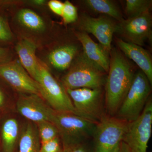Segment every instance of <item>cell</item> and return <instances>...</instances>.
I'll return each mask as SVG.
<instances>
[{"label": "cell", "instance_id": "obj_1", "mask_svg": "<svg viewBox=\"0 0 152 152\" xmlns=\"http://www.w3.org/2000/svg\"><path fill=\"white\" fill-rule=\"evenodd\" d=\"M110 67L105 84L106 114L115 116L130 88L134 74L130 64L122 54L111 49Z\"/></svg>", "mask_w": 152, "mask_h": 152}, {"label": "cell", "instance_id": "obj_2", "mask_svg": "<svg viewBox=\"0 0 152 152\" xmlns=\"http://www.w3.org/2000/svg\"><path fill=\"white\" fill-rule=\"evenodd\" d=\"M51 122L58 131L63 146L86 142L92 137L96 124L77 114L55 110Z\"/></svg>", "mask_w": 152, "mask_h": 152}, {"label": "cell", "instance_id": "obj_3", "mask_svg": "<svg viewBox=\"0 0 152 152\" xmlns=\"http://www.w3.org/2000/svg\"><path fill=\"white\" fill-rule=\"evenodd\" d=\"M70 67L61 80V84L66 90L99 88L105 83L104 72L88 60L83 53Z\"/></svg>", "mask_w": 152, "mask_h": 152}, {"label": "cell", "instance_id": "obj_4", "mask_svg": "<svg viewBox=\"0 0 152 152\" xmlns=\"http://www.w3.org/2000/svg\"><path fill=\"white\" fill-rule=\"evenodd\" d=\"M151 84L141 71L135 74L132 85L115 117L130 123L137 119L150 97Z\"/></svg>", "mask_w": 152, "mask_h": 152}, {"label": "cell", "instance_id": "obj_5", "mask_svg": "<svg viewBox=\"0 0 152 152\" xmlns=\"http://www.w3.org/2000/svg\"><path fill=\"white\" fill-rule=\"evenodd\" d=\"M66 90L77 115L95 124L106 115L102 88Z\"/></svg>", "mask_w": 152, "mask_h": 152}, {"label": "cell", "instance_id": "obj_6", "mask_svg": "<svg viewBox=\"0 0 152 152\" xmlns=\"http://www.w3.org/2000/svg\"><path fill=\"white\" fill-rule=\"evenodd\" d=\"M129 123L107 114L95 126L94 152H113L122 142Z\"/></svg>", "mask_w": 152, "mask_h": 152}, {"label": "cell", "instance_id": "obj_7", "mask_svg": "<svg viewBox=\"0 0 152 152\" xmlns=\"http://www.w3.org/2000/svg\"><path fill=\"white\" fill-rule=\"evenodd\" d=\"M36 81L39 85L42 97L53 110L77 114L65 88L52 75L48 67L40 61Z\"/></svg>", "mask_w": 152, "mask_h": 152}, {"label": "cell", "instance_id": "obj_8", "mask_svg": "<svg viewBox=\"0 0 152 152\" xmlns=\"http://www.w3.org/2000/svg\"><path fill=\"white\" fill-rule=\"evenodd\" d=\"M152 129V101L150 97L140 116L129 123L123 141L132 152H147Z\"/></svg>", "mask_w": 152, "mask_h": 152}, {"label": "cell", "instance_id": "obj_9", "mask_svg": "<svg viewBox=\"0 0 152 152\" xmlns=\"http://www.w3.org/2000/svg\"><path fill=\"white\" fill-rule=\"evenodd\" d=\"M0 80L20 94H34L42 97L39 85L19 61L11 60L0 64Z\"/></svg>", "mask_w": 152, "mask_h": 152}, {"label": "cell", "instance_id": "obj_10", "mask_svg": "<svg viewBox=\"0 0 152 152\" xmlns=\"http://www.w3.org/2000/svg\"><path fill=\"white\" fill-rule=\"evenodd\" d=\"M152 17L150 11L117 24L115 33L126 42L141 47L147 40L151 39Z\"/></svg>", "mask_w": 152, "mask_h": 152}, {"label": "cell", "instance_id": "obj_11", "mask_svg": "<svg viewBox=\"0 0 152 152\" xmlns=\"http://www.w3.org/2000/svg\"><path fill=\"white\" fill-rule=\"evenodd\" d=\"M79 26L81 31L92 34L101 45L110 54L113 36L117 26V24L110 18L105 15L94 18L83 15L80 20Z\"/></svg>", "mask_w": 152, "mask_h": 152}, {"label": "cell", "instance_id": "obj_12", "mask_svg": "<svg viewBox=\"0 0 152 152\" xmlns=\"http://www.w3.org/2000/svg\"><path fill=\"white\" fill-rule=\"evenodd\" d=\"M16 108L21 115L35 124L43 121L51 122L54 112L42 98L34 94H20Z\"/></svg>", "mask_w": 152, "mask_h": 152}, {"label": "cell", "instance_id": "obj_13", "mask_svg": "<svg viewBox=\"0 0 152 152\" xmlns=\"http://www.w3.org/2000/svg\"><path fill=\"white\" fill-rule=\"evenodd\" d=\"M78 40L81 43L85 57L105 72L108 73L110 58L108 53L100 45L96 43L88 34L83 31L76 33Z\"/></svg>", "mask_w": 152, "mask_h": 152}, {"label": "cell", "instance_id": "obj_14", "mask_svg": "<svg viewBox=\"0 0 152 152\" xmlns=\"http://www.w3.org/2000/svg\"><path fill=\"white\" fill-rule=\"evenodd\" d=\"M20 127L14 117L6 115L0 119V152H17Z\"/></svg>", "mask_w": 152, "mask_h": 152}, {"label": "cell", "instance_id": "obj_15", "mask_svg": "<svg viewBox=\"0 0 152 152\" xmlns=\"http://www.w3.org/2000/svg\"><path fill=\"white\" fill-rule=\"evenodd\" d=\"M119 48L129 58L132 60L146 76L152 84V61L151 56L142 47L118 39L116 42Z\"/></svg>", "mask_w": 152, "mask_h": 152}, {"label": "cell", "instance_id": "obj_16", "mask_svg": "<svg viewBox=\"0 0 152 152\" xmlns=\"http://www.w3.org/2000/svg\"><path fill=\"white\" fill-rule=\"evenodd\" d=\"M35 43L27 39H23L17 44L16 50L19 61L31 77L36 81L39 68L40 61L36 56Z\"/></svg>", "mask_w": 152, "mask_h": 152}, {"label": "cell", "instance_id": "obj_17", "mask_svg": "<svg viewBox=\"0 0 152 152\" xmlns=\"http://www.w3.org/2000/svg\"><path fill=\"white\" fill-rule=\"evenodd\" d=\"M41 145L37 125L29 121L22 128L17 152H40Z\"/></svg>", "mask_w": 152, "mask_h": 152}, {"label": "cell", "instance_id": "obj_18", "mask_svg": "<svg viewBox=\"0 0 152 152\" xmlns=\"http://www.w3.org/2000/svg\"><path fill=\"white\" fill-rule=\"evenodd\" d=\"M77 52V48L74 45H65L59 47L50 53L48 56L49 62L57 69L65 70L70 67Z\"/></svg>", "mask_w": 152, "mask_h": 152}, {"label": "cell", "instance_id": "obj_19", "mask_svg": "<svg viewBox=\"0 0 152 152\" xmlns=\"http://www.w3.org/2000/svg\"><path fill=\"white\" fill-rule=\"evenodd\" d=\"M85 5L97 13L103 14L110 18L121 22L124 20L119 9L115 3L109 0H86Z\"/></svg>", "mask_w": 152, "mask_h": 152}, {"label": "cell", "instance_id": "obj_20", "mask_svg": "<svg viewBox=\"0 0 152 152\" xmlns=\"http://www.w3.org/2000/svg\"><path fill=\"white\" fill-rule=\"evenodd\" d=\"M17 18L22 26L30 31L40 32L45 29V24L43 20L37 13L30 9L20 10L17 14Z\"/></svg>", "mask_w": 152, "mask_h": 152}, {"label": "cell", "instance_id": "obj_21", "mask_svg": "<svg viewBox=\"0 0 152 152\" xmlns=\"http://www.w3.org/2000/svg\"><path fill=\"white\" fill-rule=\"evenodd\" d=\"M151 0H126L125 12L128 18L137 16L150 11L152 5Z\"/></svg>", "mask_w": 152, "mask_h": 152}, {"label": "cell", "instance_id": "obj_22", "mask_svg": "<svg viewBox=\"0 0 152 152\" xmlns=\"http://www.w3.org/2000/svg\"><path fill=\"white\" fill-rule=\"evenodd\" d=\"M36 124L41 144L49 141L57 137H60L56 127L51 122H41Z\"/></svg>", "mask_w": 152, "mask_h": 152}, {"label": "cell", "instance_id": "obj_23", "mask_svg": "<svg viewBox=\"0 0 152 152\" xmlns=\"http://www.w3.org/2000/svg\"><path fill=\"white\" fill-rule=\"evenodd\" d=\"M5 84L0 80V119L7 115L11 107L10 98Z\"/></svg>", "mask_w": 152, "mask_h": 152}, {"label": "cell", "instance_id": "obj_24", "mask_svg": "<svg viewBox=\"0 0 152 152\" xmlns=\"http://www.w3.org/2000/svg\"><path fill=\"white\" fill-rule=\"evenodd\" d=\"M64 4L61 15L64 23L65 24H68L76 21L78 16L77 8L68 1H66Z\"/></svg>", "mask_w": 152, "mask_h": 152}, {"label": "cell", "instance_id": "obj_25", "mask_svg": "<svg viewBox=\"0 0 152 152\" xmlns=\"http://www.w3.org/2000/svg\"><path fill=\"white\" fill-rule=\"evenodd\" d=\"M13 37L7 20L4 16L0 14V43L10 42Z\"/></svg>", "mask_w": 152, "mask_h": 152}, {"label": "cell", "instance_id": "obj_26", "mask_svg": "<svg viewBox=\"0 0 152 152\" xmlns=\"http://www.w3.org/2000/svg\"><path fill=\"white\" fill-rule=\"evenodd\" d=\"M63 146L60 137L41 144L40 152H62Z\"/></svg>", "mask_w": 152, "mask_h": 152}, {"label": "cell", "instance_id": "obj_27", "mask_svg": "<svg viewBox=\"0 0 152 152\" xmlns=\"http://www.w3.org/2000/svg\"><path fill=\"white\" fill-rule=\"evenodd\" d=\"M62 152H91L86 142L63 146Z\"/></svg>", "mask_w": 152, "mask_h": 152}, {"label": "cell", "instance_id": "obj_28", "mask_svg": "<svg viewBox=\"0 0 152 152\" xmlns=\"http://www.w3.org/2000/svg\"><path fill=\"white\" fill-rule=\"evenodd\" d=\"M48 5L53 12L61 16L64 9V3L58 0H51L48 3Z\"/></svg>", "mask_w": 152, "mask_h": 152}, {"label": "cell", "instance_id": "obj_29", "mask_svg": "<svg viewBox=\"0 0 152 152\" xmlns=\"http://www.w3.org/2000/svg\"><path fill=\"white\" fill-rule=\"evenodd\" d=\"M12 55L10 50L0 47V64L11 61Z\"/></svg>", "mask_w": 152, "mask_h": 152}, {"label": "cell", "instance_id": "obj_30", "mask_svg": "<svg viewBox=\"0 0 152 152\" xmlns=\"http://www.w3.org/2000/svg\"><path fill=\"white\" fill-rule=\"evenodd\" d=\"M113 152H132L127 145L122 141Z\"/></svg>", "mask_w": 152, "mask_h": 152}, {"label": "cell", "instance_id": "obj_31", "mask_svg": "<svg viewBox=\"0 0 152 152\" xmlns=\"http://www.w3.org/2000/svg\"><path fill=\"white\" fill-rule=\"evenodd\" d=\"M31 2L37 6L43 5L46 3V1L44 0H34L31 1Z\"/></svg>", "mask_w": 152, "mask_h": 152}]
</instances>
